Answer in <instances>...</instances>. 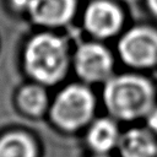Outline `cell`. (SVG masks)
Here are the masks:
<instances>
[{"label": "cell", "instance_id": "52a82bcc", "mask_svg": "<svg viewBox=\"0 0 157 157\" xmlns=\"http://www.w3.org/2000/svg\"><path fill=\"white\" fill-rule=\"evenodd\" d=\"M74 6V0H31L28 9L37 22L55 26L71 17Z\"/></svg>", "mask_w": 157, "mask_h": 157}, {"label": "cell", "instance_id": "6da1fadb", "mask_svg": "<svg viewBox=\"0 0 157 157\" xmlns=\"http://www.w3.org/2000/svg\"><path fill=\"white\" fill-rule=\"evenodd\" d=\"M108 109L117 117L132 119L147 113L153 102L151 83L139 76H120L110 80L104 88Z\"/></svg>", "mask_w": 157, "mask_h": 157}, {"label": "cell", "instance_id": "277c9868", "mask_svg": "<svg viewBox=\"0 0 157 157\" xmlns=\"http://www.w3.org/2000/svg\"><path fill=\"white\" fill-rule=\"evenodd\" d=\"M123 59L137 67L157 65V31L139 27L129 31L119 43Z\"/></svg>", "mask_w": 157, "mask_h": 157}, {"label": "cell", "instance_id": "8992f818", "mask_svg": "<svg viewBox=\"0 0 157 157\" xmlns=\"http://www.w3.org/2000/svg\"><path fill=\"white\" fill-rule=\"evenodd\" d=\"M85 23L88 31L99 37L115 33L121 23V13L110 2L96 1L85 13Z\"/></svg>", "mask_w": 157, "mask_h": 157}, {"label": "cell", "instance_id": "4fadbf2b", "mask_svg": "<svg viewBox=\"0 0 157 157\" xmlns=\"http://www.w3.org/2000/svg\"><path fill=\"white\" fill-rule=\"evenodd\" d=\"M147 5L150 10L157 16V0H147Z\"/></svg>", "mask_w": 157, "mask_h": 157}, {"label": "cell", "instance_id": "5bb4252c", "mask_svg": "<svg viewBox=\"0 0 157 157\" xmlns=\"http://www.w3.org/2000/svg\"><path fill=\"white\" fill-rule=\"evenodd\" d=\"M15 5L18 6V7H28L31 0H13Z\"/></svg>", "mask_w": 157, "mask_h": 157}, {"label": "cell", "instance_id": "7c38bea8", "mask_svg": "<svg viewBox=\"0 0 157 157\" xmlns=\"http://www.w3.org/2000/svg\"><path fill=\"white\" fill-rule=\"evenodd\" d=\"M147 123H148L150 128L157 132V109H155V110H152L150 113L148 119H147Z\"/></svg>", "mask_w": 157, "mask_h": 157}, {"label": "cell", "instance_id": "5b68a950", "mask_svg": "<svg viewBox=\"0 0 157 157\" xmlns=\"http://www.w3.org/2000/svg\"><path fill=\"white\" fill-rule=\"evenodd\" d=\"M75 65L81 77L88 81H96L109 74L112 59L103 47L98 44H86L77 50Z\"/></svg>", "mask_w": 157, "mask_h": 157}, {"label": "cell", "instance_id": "8fae6325", "mask_svg": "<svg viewBox=\"0 0 157 157\" xmlns=\"http://www.w3.org/2000/svg\"><path fill=\"white\" fill-rule=\"evenodd\" d=\"M18 99H20L21 107L31 114L40 113L47 104L45 92L40 87H37V86L25 87L21 91Z\"/></svg>", "mask_w": 157, "mask_h": 157}, {"label": "cell", "instance_id": "3957f363", "mask_svg": "<svg viewBox=\"0 0 157 157\" xmlns=\"http://www.w3.org/2000/svg\"><path fill=\"white\" fill-rule=\"evenodd\" d=\"M93 109V98L91 93L80 86L65 88L55 99L53 105L54 120L66 129L77 128L83 124Z\"/></svg>", "mask_w": 157, "mask_h": 157}, {"label": "cell", "instance_id": "9c48e42d", "mask_svg": "<svg viewBox=\"0 0 157 157\" xmlns=\"http://www.w3.org/2000/svg\"><path fill=\"white\" fill-rule=\"evenodd\" d=\"M118 140L117 126L107 119L96 121L88 132V142L97 151H108L112 148Z\"/></svg>", "mask_w": 157, "mask_h": 157}, {"label": "cell", "instance_id": "30bf717a", "mask_svg": "<svg viewBox=\"0 0 157 157\" xmlns=\"http://www.w3.org/2000/svg\"><path fill=\"white\" fill-rule=\"evenodd\" d=\"M34 147L28 137L10 134L0 140V157H33Z\"/></svg>", "mask_w": 157, "mask_h": 157}, {"label": "cell", "instance_id": "ba28073f", "mask_svg": "<svg viewBox=\"0 0 157 157\" xmlns=\"http://www.w3.org/2000/svg\"><path fill=\"white\" fill-rule=\"evenodd\" d=\"M124 157H152L156 152V142L151 134L134 129L128 131L119 142Z\"/></svg>", "mask_w": 157, "mask_h": 157}, {"label": "cell", "instance_id": "7a4b0ae2", "mask_svg": "<svg viewBox=\"0 0 157 157\" xmlns=\"http://www.w3.org/2000/svg\"><path fill=\"white\" fill-rule=\"evenodd\" d=\"M28 72L40 82L53 83L65 72L67 55L64 43L50 34H39L27 45L25 54Z\"/></svg>", "mask_w": 157, "mask_h": 157}]
</instances>
